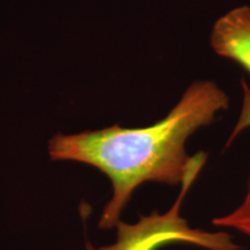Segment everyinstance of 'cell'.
Here are the masks:
<instances>
[{
	"instance_id": "1",
	"label": "cell",
	"mask_w": 250,
	"mask_h": 250,
	"mask_svg": "<svg viewBox=\"0 0 250 250\" xmlns=\"http://www.w3.org/2000/svg\"><path fill=\"white\" fill-rule=\"evenodd\" d=\"M229 104L227 94L212 80H196L161 121L146 127L112 125L76 134H57L49 142L52 160L83 162L98 168L111 181L112 197L99 226L120 224L124 206L145 182L182 184L205 153L190 156L187 143L202 127L213 123Z\"/></svg>"
},
{
	"instance_id": "2",
	"label": "cell",
	"mask_w": 250,
	"mask_h": 250,
	"mask_svg": "<svg viewBox=\"0 0 250 250\" xmlns=\"http://www.w3.org/2000/svg\"><path fill=\"white\" fill-rule=\"evenodd\" d=\"M206 160L198 162L183 181L182 190L173 208L166 214L153 213L142 218L136 225L120 223L118 240L114 246L100 250H152L161 243L169 241H183L195 243L210 250H237L239 247L230 241L226 233H205L188 227L186 220L179 215L181 203L190 186L197 177Z\"/></svg>"
},
{
	"instance_id": "3",
	"label": "cell",
	"mask_w": 250,
	"mask_h": 250,
	"mask_svg": "<svg viewBox=\"0 0 250 250\" xmlns=\"http://www.w3.org/2000/svg\"><path fill=\"white\" fill-rule=\"evenodd\" d=\"M210 45L220 57L250 72V6H237L221 15L212 27Z\"/></svg>"
},
{
	"instance_id": "4",
	"label": "cell",
	"mask_w": 250,
	"mask_h": 250,
	"mask_svg": "<svg viewBox=\"0 0 250 250\" xmlns=\"http://www.w3.org/2000/svg\"><path fill=\"white\" fill-rule=\"evenodd\" d=\"M212 224L218 227L233 228L250 236V177L247 186L246 196L239 208H236L230 213L214 218Z\"/></svg>"
},
{
	"instance_id": "5",
	"label": "cell",
	"mask_w": 250,
	"mask_h": 250,
	"mask_svg": "<svg viewBox=\"0 0 250 250\" xmlns=\"http://www.w3.org/2000/svg\"><path fill=\"white\" fill-rule=\"evenodd\" d=\"M241 87L243 93L241 111H240L235 126H234L232 133H230L229 138H228L227 146H229L230 143H233L240 133L250 127V87L245 80L241 81Z\"/></svg>"
},
{
	"instance_id": "6",
	"label": "cell",
	"mask_w": 250,
	"mask_h": 250,
	"mask_svg": "<svg viewBox=\"0 0 250 250\" xmlns=\"http://www.w3.org/2000/svg\"><path fill=\"white\" fill-rule=\"evenodd\" d=\"M87 250H96L95 248H94V247L93 246H90L89 245V243H88V246H87Z\"/></svg>"
}]
</instances>
